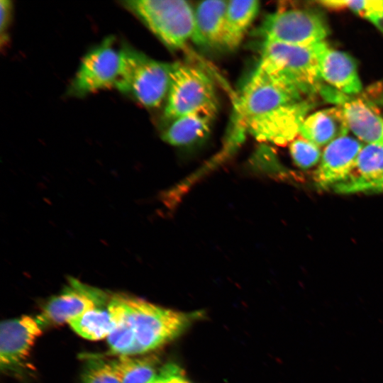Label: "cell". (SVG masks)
Masks as SVG:
<instances>
[{
    "label": "cell",
    "instance_id": "cell-21",
    "mask_svg": "<svg viewBox=\"0 0 383 383\" xmlns=\"http://www.w3.org/2000/svg\"><path fill=\"white\" fill-rule=\"evenodd\" d=\"M382 173H383V145L364 144L357 157L353 174L344 182H363L373 179Z\"/></svg>",
    "mask_w": 383,
    "mask_h": 383
},
{
    "label": "cell",
    "instance_id": "cell-6",
    "mask_svg": "<svg viewBox=\"0 0 383 383\" xmlns=\"http://www.w3.org/2000/svg\"><path fill=\"white\" fill-rule=\"evenodd\" d=\"M218 101L213 80L203 70L179 62L172 63L164 116L171 121L192 113H216Z\"/></svg>",
    "mask_w": 383,
    "mask_h": 383
},
{
    "label": "cell",
    "instance_id": "cell-13",
    "mask_svg": "<svg viewBox=\"0 0 383 383\" xmlns=\"http://www.w3.org/2000/svg\"><path fill=\"white\" fill-rule=\"evenodd\" d=\"M42 327L29 316L7 319L0 328V365L1 370H11L28 356Z\"/></svg>",
    "mask_w": 383,
    "mask_h": 383
},
{
    "label": "cell",
    "instance_id": "cell-25",
    "mask_svg": "<svg viewBox=\"0 0 383 383\" xmlns=\"http://www.w3.org/2000/svg\"><path fill=\"white\" fill-rule=\"evenodd\" d=\"M333 190L338 194L383 193V173L363 182H344L335 186Z\"/></svg>",
    "mask_w": 383,
    "mask_h": 383
},
{
    "label": "cell",
    "instance_id": "cell-10",
    "mask_svg": "<svg viewBox=\"0 0 383 383\" xmlns=\"http://www.w3.org/2000/svg\"><path fill=\"white\" fill-rule=\"evenodd\" d=\"M313 106V99L283 106L252 118L246 131L257 140L284 145L299 134L301 126Z\"/></svg>",
    "mask_w": 383,
    "mask_h": 383
},
{
    "label": "cell",
    "instance_id": "cell-2",
    "mask_svg": "<svg viewBox=\"0 0 383 383\" xmlns=\"http://www.w3.org/2000/svg\"><path fill=\"white\" fill-rule=\"evenodd\" d=\"M313 99L277 76L256 67L244 86L235 104L230 143L243 139L248 123L252 118L283 106Z\"/></svg>",
    "mask_w": 383,
    "mask_h": 383
},
{
    "label": "cell",
    "instance_id": "cell-28",
    "mask_svg": "<svg viewBox=\"0 0 383 383\" xmlns=\"http://www.w3.org/2000/svg\"><path fill=\"white\" fill-rule=\"evenodd\" d=\"M365 18L383 33V11L370 13Z\"/></svg>",
    "mask_w": 383,
    "mask_h": 383
},
{
    "label": "cell",
    "instance_id": "cell-12",
    "mask_svg": "<svg viewBox=\"0 0 383 383\" xmlns=\"http://www.w3.org/2000/svg\"><path fill=\"white\" fill-rule=\"evenodd\" d=\"M318 92L342 110L349 130L361 141L383 145V118L363 101L351 98L328 85L322 84Z\"/></svg>",
    "mask_w": 383,
    "mask_h": 383
},
{
    "label": "cell",
    "instance_id": "cell-16",
    "mask_svg": "<svg viewBox=\"0 0 383 383\" xmlns=\"http://www.w3.org/2000/svg\"><path fill=\"white\" fill-rule=\"evenodd\" d=\"M228 1H200L194 8L198 45L223 48Z\"/></svg>",
    "mask_w": 383,
    "mask_h": 383
},
{
    "label": "cell",
    "instance_id": "cell-9",
    "mask_svg": "<svg viewBox=\"0 0 383 383\" xmlns=\"http://www.w3.org/2000/svg\"><path fill=\"white\" fill-rule=\"evenodd\" d=\"M110 299L103 290L70 277L61 292L45 303L36 320L42 328L62 325L89 310L103 308Z\"/></svg>",
    "mask_w": 383,
    "mask_h": 383
},
{
    "label": "cell",
    "instance_id": "cell-8",
    "mask_svg": "<svg viewBox=\"0 0 383 383\" xmlns=\"http://www.w3.org/2000/svg\"><path fill=\"white\" fill-rule=\"evenodd\" d=\"M121 63V48L116 47L113 36L106 37L82 59L68 89L69 95L81 97L116 88Z\"/></svg>",
    "mask_w": 383,
    "mask_h": 383
},
{
    "label": "cell",
    "instance_id": "cell-18",
    "mask_svg": "<svg viewBox=\"0 0 383 383\" xmlns=\"http://www.w3.org/2000/svg\"><path fill=\"white\" fill-rule=\"evenodd\" d=\"M260 7L256 0L228 1L223 48L234 50L238 48Z\"/></svg>",
    "mask_w": 383,
    "mask_h": 383
},
{
    "label": "cell",
    "instance_id": "cell-7",
    "mask_svg": "<svg viewBox=\"0 0 383 383\" xmlns=\"http://www.w3.org/2000/svg\"><path fill=\"white\" fill-rule=\"evenodd\" d=\"M329 28L319 12L301 8L279 9L265 16L256 34L263 41L311 46L323 41Z\"/></svg>",
    "mask_w": 383,
    "mask_h": 383
},
{
    "label": "cell",
    "instance_id": "cell-3",
    "mask_svg": "<svg viewBox=\"0 0 383 383\" xmlns=\"http://www.w3.org/2000/svg\"><path fill=\"white\" fill-rule=\"evenodd\" d=\"M166 46L183 49L198 45L194 9L184 0H128L121 2Z\"/></svg>",
    "mask_w": 383,
    "mask_h": 383
},
{
    "label": "cell",
    "instance_id": "cell-5",
    "mask_svg": "<svg viewBox=\"0 0 383 383\" xmlns=\"http://www.w3.org/2000/svg\"><path fill=\"white\" fill-rule=\"evenodd\" d=\"M257 67L287 82L309 98L323 84L313 45L263 41Z\"/></svg>",
    "mask_w": 383,
    "mask_h": 383
},
{
    "label": "cell",
    "instance_id": "cell-14",
    "mask_svg": "<svg viewBox=\"0 0 383 383\" xmlns=\"http://www.w3.org/2000/svg\"><path fill=\"white\" fill-rule=\"evenodd\" d=\"M313 48L322 80L346 95L362 90L357 63L351 55L330 47L324 41L313 45Z\"/></svg>",
    "mask_w": 383,
    "mask_h": 383
},
{
    "label": "cell",
    "instance_id": "cell-11",
    "mask_svg": "<svg viewBox=\"0 0 383 383\" xmlns=\"http://www.w3.org/2000/svg\"><path fill=\"white\" fill-rule=\"evenodd\" d=\"M364 144L348 135L341 136L325 148L313 174L318 189H333L353 174L357 157Z\"/></svg>",
    "mask_w": 383,
    "mask_h": 383
},
{
    "label": "cell",
    "instance_id": "cell-23",
    "mask_svg": "<svg viewBox=\"0 0 383 383\" xmlns=\"http://www.w3.org/2000/svg\"><path fill=\"white\" fill-rule=\"evenodd\" d=\"M82 383H121L111 362L90 361L82 375Z\"/></svg>",
    "mask_w": 383,
    "mask_h": 383
},
{
    "label": "cell",
    "instance_id": "cell-26",
    "mask_svg": "<svg viewBox=\"0 0 383 383\" xmlns=\"http://www.w3.org/2000/svg\"><path fill=\"white\" fill-rule=\"evenodd\" d=\"M150 383H191L184 377L183 370L174 364L160 368L157 377Z\"/></svg>",
    "mask_w": 383,
    "mask_h": 383
},
{
    "label": "cell",
    "instance_id": "cell-20",
    "mask_svg": "<svg viewBox=\"0 0 383 383\" xmlns=\"http://www.w3.org/2000/svg\"><path fill=\"white\" fill-rule=\"evenodd\" d=\"M111 363L121 383H150L160 370L157 368L158 362L154 357L121 355Z\"/></svg>",
    "mask_w": 383,
    "mask_h": 383
},
{
    "label": "cell",
    "instance_id": "cell-24",
    "mask_svg": "<svg viewBox=\"0 0 383 383\" xmlns=\"http://www.w3.org/2000/svg\"><path fill=\"white\" fill-rule=\"evenodd\" d=\"M321 4L325 7L340 9H348L359 15L366 17L373 13L383 11V1L381 0H363V1H321Z\"/></svg>",
    "mask_w": 383,
    "mask_h": 383
},
{
    "label": "cell",
    "instance_id": "cell-15",
    "mask_svg": "<svg viewBox=\"0 0 383 383\" xmlns=\"http://www.w3.org/2000/svg\"><path fill=\"white\" fill-rule=\"evenodd\" d=\"M348 131L342 110L337 106L321 109L307 116L301 126L299 134L321 147L347 135Z\"/></svg>",
    "mask_w": 383,
    "mask_h": 383
},
{
    "label": "cell",
    "instance_id": "cell-4",
    "mask_svg": "<svg viewBox=\"0 0 383 383\" xmlns=\"http://www.w3.org/2000/svg\"><path fill=\"white\" fill-rule=\"evenodd\" d=\"M122 63L116 88L147 108L167 97L172 63L154 60L129 45L121 48Z\"/></svg>",
    "mask_w": 383,
    "mask_h": 383
},
{
    "label": "cell",
    "instance_id": "cell-22",
    "mask_svg": "<svg viewBox=\"0 0 383 383\" xmlns=\"http://www.w3.org/2000/svg\"><path fill=\"white\" fill-rule=\"evenodd\" d=\"M289 151L294 163L301 169H309L316 165L322 155L318 146L302 137L292 141Z\"/></svg>",
    "mask_w": 383,
    "mask_h": 383
},
{
    "label": "cell",
    "instance_id": "cell-27",
    "mask_svg": "<svg viewBox=\"0 0 383 383\" xmlns=\"http://www.w3.org/2000/svg\"><path fill=\"white\" fill-rule=\"evenodd\" d=\"M13 5L9 0L0 1L1 23H0V45L3 49L8 45L9 40V29L11 21Z\"/></svg>",
    "mask_w": 383,
    "mask_h": 383
},
{
    "label": "cell",
    "instance_id": "cell-17",
    "mask_svg": "<svg viewBox=\"0 0 383 383\" xmlns=\"http://www.w3.org/2000/svg\"><path fill=\"white\" fill-rule=\"evenodd\" d=\"M216 113L199 111L182 116L171 121L162 134V140L174 146H188L206 138Z\"/></svg>",
    "mask_w": 383,
    "mask_h": 383
},
{
    "label": "cell",
    "instance_id": "cell-1",
    "mask_svg": "<svg viewBox=\"0 0 383 383\" xmlns=\"http://www.w3.org/2000/svg\"><path fill=\"white\" fill-rule=\"evenodd\" d=\"M107 307L116 326L107 340L113 354L126 356L153 350L179 335L199 317L165 309L131 295H113Z\"/></svg>",
    "mask_w": 383,
    "mask_h": 383
},
{
    "label": "cell",
    "instance_id": "cell-19",
    "mask_svg": "<svg viewBox=\"0 0 383 383\" xmlns=\"http://www.w3.org/2000/svg\"><path fill=\"white\" fill-rule=\"evenodd\" d=\"M68 323L77 334L91 340L108 338L116 326L108 307L89 310Z\"/></svg>",
    "mask_w": 383,
    "mask_h": 383
}]
</instances>
